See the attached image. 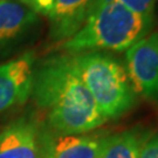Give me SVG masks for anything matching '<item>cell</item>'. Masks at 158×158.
Segmentation results:
<instances>
[{
	"label": "cell",
	"instance_id": "obj_1",
	"mask_svg": "<svg viewBox=\"0 0 158 158\" xmlns=\"http://www.w3.org/2000/svg\"><path fill=\"white\" fill-rule=\"evenodd\" d=\"M31 95L59 135L85 134L107 122L81 79L73 55H54L34 69Z\"/></svg>",
	"mask_w": 158,
	"mask_h": 158
},
{
	"label": "cell",
	"instance_id": "obj_2",
	"mask_svg": "<svg viewBox=\"0 0 158 158\" xmlns=\"http://www.w3.org/2000/svg\"><path fill=\"white\" fill-rule=\"evenodd\" d=\"M155 17H142L116 0H93L82 27L59 49L69 55L85 52H124L151 33Z\"/></svg>",
	"mask_w": 158,
	"mask_h": 158
},
{
	"label": "cell",
	"instance_id": "obj_3",
	"mask_svg": "<svg viewBox=\"0 0 158 158\" xmlns=\"http://www.w3.org/2000/svg\"><path fill=\"white\" fill-rule=\"evenodd\" d=\"M81 79L106 119L128 114L137 103V94L127 68L117 57L104 52L73 55Z\"/></svg>",
	"mask_w": 158,
	"mask_h": 158
},
{
	"label": "cell",
	"instance_id": "obj_4",
	"mask_svg": "<svg viewBox=\"0 0 158 158\" xmlns=\"http://www.w3.org/2000/svg\"><path fill=\"white\" fill-rule=\"evenodd\" d=\"M125 60L136 94L158 101V32L149 33L125 51Z\"/></svg>",
	"mask_w": 158,
	"mask_h": 158
},
{
	"label": "cell",
	"instance_id": "obj_5",
	"mask_svg": "<svg viewBox=\"0 0 158 158\" xmlns=\"http://www.w3.org/2000/svg\"><path fill=\"white\" fill-rule=\"evenodd\" d=\"M33 76L34 54L31 52L0 64V114L28 100Z\"/></svg>",
	"mask_w": 158,
	"mask_h": 158
},
{
	"label": "cell",
	"instance_id": "obj_6",
	"mask_svg": "<svg viewBox=\"0 0 158 158\" xmlns=\"http://www.w3.org/2000/svg\"><path fill=\"white\" fill-rule=\"evenodd\" d=\"M0 158H45L38 125L19 118L0 132Z\"/></svg>",
	"mask_w": 158,
	"mask_h": 158
},
{
	"label": "cell",
	"instance_id": "obj_7",
	"mask_svg": "<svg viewBox=\"0 0 158 158\" xmlns=\"http://www.w3.org/2000/svg\"><path fill=\"white\" fill-rule=\"evenodd\" d=\"M106 136L98 134H44L41 143L45 158H98Z\"/></svg>",
	"mask_w": 158,
	"mask_h": 158
},
{
	"label": "cell",
	"instance_id": "obj_8",
	"mask_svg": "<svg viewBox=\"0 0 158 158\" xmlns=\"http://www.w3.org/2000/svg\"><path fill=\"white\" fill-rule=\"evenodd\" d=\"M93 0H55L47 17L51 38L61 44L76 33L85 23Z\"/></svg>",
	"mask_w": 158,
	"mask_h": 158
},
{
	"label": "cell",
	"instance_id": "obj_9",
	"mask_svg": "<svg viewBox=\"0 0 158 158\" xmlns=\"http://www.w3.org/2000/svg\"><path fill=\"white\" fill-rule=\"evenodd\" d=\"M38 20V13L19 0H0V45Z\"/></svg>",
	"mask_w": 158,
	"mask_h": 158
},
{
	"label": "cell",
	"instance_id": "obj_10",
	"mask_svg": "<svg viewBox=\"0 0 158 158\" xmlns=\"http://www.w3.org/2000/svg\"><path fill=\"white\" fill-rule=\"evenodd\" d=\"M148 139L149 134L138 129L106 136L98 158H141L142 149Z\"/></svg>",
	"mask_w": 158,
	"mask_h": 158
},
{
	"label": "cell",
	"instance_id": "obj_11",
	"mask_svg": "<svg viewBox=\"0 0 158 158\" xmlns=\"http://www.w3.org/2000/svg\"><path fill=\"white\" fill-rule=\"evenodd\" d=\"M129 11L142 17H155L157 0H116Z\"/></svg>",
	"mask_w": 158,
	"mask_h": 158
},
{
	"label": "cell",
	"instance_id": "obj_12",
	"mask_svg": "<svg viewBox=\"0 0 158 158\" xmlns=\"http://www.w3.org/2000/svg\"><path fill=\"white\" fill-rule=\"evenodd\" d=\"M19 1H21L23 4L28 6L35 13L48 15L53 8L55 0H19Z\"/></svg>",
	"mask_w": 158,
	"mask_h": 158
},
{
	"label": "cell",
	"instance_id": "obj_13",
	"mask_svg": "<svg viewBox=\"0 0 158 158\" xmlns=\"http://www.w3.org/2000/svg\"><path fill=\"white\" fill-rule=\"evenodd\" d=\"M141 158H158V134L149 137L142 149Z\"/></svg>",
	"mask_w": 158,
	"mask_h": 158
}]
</instances>
